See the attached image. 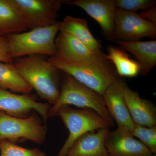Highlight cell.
Returning <instances> with one entry per match:
<instances>
[{"label": "cell", "mask_w": 156, "mask_h": 156, "mask_svg": "<svg viewBox=\"0 0 156 156\" xmlns=\"http://www.w3.org/2000/svg\"><path fill=\"white\" fill-rule=\"evenodd\" d=\"M24 20L27 29H33L58 22V13L68 1L9 0Z\"/></svg>", "instance_id": "cell-7"}, {"label": "cell", "mask_w": 156, "mask_h": 156, "mask_svg": "<svg viewBox=\"0 0 156 156\" xmlns=\"http://www.w3.org/2000/svg\"><path fill=\"white\" fill-rule=\"evenodd\" d=\"M70 105L92 109L106 120L111 126L114 125V120L105 106L102 95L66 74L58 100L50 107L48 118L56 116L60 108Z\"/></svg>", "instance_id": "cell-2"}, {"label": "cell", "mask_w": 156, "mask_h": 156, "mask_svg": "<svg viewBox=\"0 0 156 156\" xmlns=\"http://www.w3.org/2000/svg\"><path fill=\"white\" fill-rule=\"evenodd\" d=\"M56 58L74 62L112 63L103 52H92L72 36L60 31L55 40Z\"/></svg>", "instance_id": "cell-9"}, {"label": "cell", "mask_w": 156, "mask_h": 156, "mask_svg": "<svg viewBox=\"0 0 156 156\" xmlns=\"http://www.w3.org/2000/svg\"><path fill=\"white\" fill-rule=\"evenodd\" d=\"M107 52L108 58L114 65L118 75L122 77L134 78L140 74V69L138 62L130 58L124 50L109 46Z\"/></svg>", "instance_id": "cell-19"}, {"label": "cell", "mask_w": 156, "mask_h": 156, "mask_svg": "<svg viewBox=\"0 0 156 156\" xmlns=\"http://www.w3.org/2000/svg\"><path fill=\"white\" fill-rule=\"evenodd\" d=\"M133 54L137 59L140 74L146 76L156 65V41H115Z\"/></svg>", "instance_id": "cell-17"}, {"label": "cell", "mask_w": 156, "mask_h": 156, "mask_svg": "<svg viewBox=\"0 0 156 156\" xmlns=\"http://www.w3.org/2000/svg\"><path fill=\"white\" fill-rule=\"evenodd\" d=\"M61 22L29 31L6 36L10 54L15 59L32 55L52 57L56 54L55 40Z\"/></svg>", "instance_id": "cell-3"}, {"label": "cell", "mask_w": 156, "mask_h": 156, "mask_svg": "<svg viewBox=\"0 0 156 156\" xmlns=\"http://www.w3.org/2000/svg\"><path fill=\"white\" fill-rule=\"evenodd\" d=\"M46 133V125L37 115L17 118L0 112V140L15 144L28 140L40 144L44 141Z\"/></svg>", "instance_id": "cell-6"}, {"label": "cell", "mask_w": 156, "mask_h": 156, "mask_svg": "<svg viewBox=\"0 0 156 156\" xmlns=\"http://www.w3.org/2000/svg\"><path fill=\"white\" fill-rule=\"evenodd\" d=\"M109 128L88 132L75 141L65 156H110L105 145Z\"/></svg>", "instance_id": "cell-15"}, {"label": "cell", "mask_w": 156, "mask_h": 156, "mask_svg": "<svg viewBox=\"0 0 156 156\" xmlns=\"http://www.w3.org/2000/svg\"><path fill=\"white\" fill-rule=\"evenodd\" d=\"M27 29L22 17L9 0H0V36L20 33Z\"/></svg>", "instance_id": "cell-18"}, {"label": "cell", "mask_w": 156, "mask_h": 156, "mask_svg": "<svg viewBox=\"0 0 156 156\" xmlns=\"http://www.w3.org/2000/svg\"><path fill=\"white\" fill-rule=\"evenodd\" d=\"M50 105L38 102L35 98L29 94L18 95L0 88V112L17 118H27L35 111L46 122Z\"/></svg>", "instance_id": "cell-10"}, {"label": "cell", "mask_w": 156, "mask_h": 156, "mask_svg": "<svg viewBox=\"0 0 156 156\" xmlns=\"http://www.w3.org/2000/svg\"><path fill=\"white\" fill-rule=\"evenodd\" d=\"M126 83L118 77L105 90L102 95L104 102L118 127H124L131 133L135 124L131 119L124 96Z\"/></svg>", "instance_id": "cell-13"}, {"label": "cell", "mask_w": 156, "mask_h": 156, "mask_svg": "<svg viewBox=\"0 0 156 156\" xmlns=\"http://www.w3.org/2000/svg\"><path fill=\"white\" fill-rule=\"evenodd\" d=\"M138 14L141 18L150 21L156 26V6Z\"/></svg>", "instance_id": "cell-25"}, {"label": "cell", "mask_w": 156, "mask_h": 156, "mask_svg": "<svg viewBox=\"0 0 156 156\" xmlns=\"http://www.w3.org/2000/svg\"><path fill=\"white\" fill-rule=\"evenodd\" d=\"M56 116L61 119L69 132L67 139L56 156H65L75 141L84 134L109 128L111 126L106 120L90 109L63 106L57 111Z\"/></svg>", "instance_id": "cell-5"}, {"label": "cell", "mask_w": 156, "mask_h": 156, "mask_svg": "<svg viewBox=\"0 0 156 156\" xmlns=\"http://www.w3.org/2000/svg\"><path fill=\"white\" fill-rule=\"evenodd\" d=\"M153 154L156 153V126L147 127L135 125L131 132Z\"/></svg>", "instance_id": "cell-22"}, {"label": "cell", "mask_w": 156, "mask_h": 156, "mask_svg": "<svg viewBox=\"0 0 156 156\" xmlns=\"http://www.w3.org/2000/svg\"><path fill=\"white\" fill-rule=\"evenodd\" d=\"M156 36V26L141 18L136 12L116 8L115 18L114 42H134Z\"/></svg>", "instance_id": "cell-8"}, {"label": "cell", "mask_w": 156, "mask_h": 156, "mask_svg": "<svg viewBox=\"0 0 156 156\" xmlns=\"http://www.w3.org/2000/svg\"><path fill=\"white\" fill-rule=\"evenodd\" d=\"M154 156H156V155H154Z\"/></svg>", "instance_id": "cell-26"}, {"label": "cell", "mask_w": 156, "mask_h": 156, "mask_svg": "<svg viewBox=\"0 0 156 156\" xmlns=\"http://www.w3.org/2000/svg\"><path fill=\"white\" fill-rule=\"evenodd\" d=\"M66 4L83 9L99 24L105 38L114 41L115 0H75Z\"/></svg>", "instance_id": "cell-11"}, {"label": "cell", "mask_w": 156, "mask_h": 156, "mask_svg": "<svg viewBox=\"0 0 156 156\" xmlns=\"http://www.w3.org/2000/svg\"><path fill=\"white\" fill-rule=\"evenodd\" d=\"M13 63L20 76L41 98L50 105L56 103L60 90L58 69L41 55L15 58Z\"/></svg>", "instance_id": "cell-1"}, {"label": "cell", "mask_w": 156, "mask_h": 156, "mask_svg": "<svg viewBox=\"0 0 156 156\" xmlns=\"http://www.w3.org/2000/svg\"><path fill=\"white\" fill-rule=\"evenodd\" d=\"M116 8L124 11L136 12L156 6L155 0H115Z\"/></svg>", "instance_id": "cell-23"}, {"label": "cell", "mask_w": 156, "mask_h": 156, "mask_svg": "<svg viewBox=\"0 0 156 156\" xmlns=\"http://www.w3.org/2000/svg\"><path fill=\"white\" fill-rule=\"evenodd\" d=\"M60 31L72 36L94 53L102 52L101 42L93 36L85 19L66 16L61 22Z\"/></svg>", "instance_id": "cell-16"}, {"label": "cell", "mask_w": 156, "mask_h": 156, "mask_svg": "<svg viewBox=\"0 0 156 156\" xmlns=\"http://www.w3.org/2000/svg\"><path fill=\"white\" fill-rule=\"evenodd\" d=\"M124 96L131 119L135 125L150 127L156 126V107L151 101L140 97L126 84Z\"/></svg>", "instance_id": "cell-14"}, {"label": "cell", "mask_w": 156, "mask_h": 156, "mask_svg": "<svg viewBox=\"0 0 156 156\" xmlns=\"http://www.w3.org/2000/svg\"><path fill=\"white\" fill-rule=\"evenodd\" d=\"M105 145L110 156H154L150 151L124 127L109 130Z\"/></svg>", "instance_id": "cell-12"}, {"label": "cell", "mask_w": 156, "mask_h": 156, "mask_svg": "<svg viewBox=\"0 0 156 156\" xmlns=\"http://www.w3.org/2000/svg\"><path fill=\"white\" fill-rule=\"evenodd\" d=\"M0 156H46L38 148H26L6 140H0Z\"/></svg>", "instance_id": "cell-21"}, {"label": "cell", "mask_w": 156, "mask_h": 156, "mask_svg": "<svg viewBox=\"0 0 156 156\" xmlns=\"http://www.w3.org/2000/svg\"><path fill=\"white\" fill-rule=\"evenodd\" d=\"M0 88L14 93L30 94L33 89L20 76L13 63L0 62Z\"/></svg>", "instance_id": "cell-20"}, {"label": "cell", "mask_w": 156, "mask_h": 156, "mask_svg": "<svg viewBox=\"0 0 156 156\" xmlns=\"http://www.w3.org/2000/svg\"><path fill=\"white\" fill-rule=\"evenodd\" d=\"M14 60L9 51L7 37L0 36V62L13 63Z\"/></svg>", "instance_id": "cell-24"}, {"label": "cell", "mask_w": 156, "mask_h": 156, "mask_svg": "<svg viewBox=\"0 0 156 156\" xmlns=\"http://www.w3.org/2000/svg\"><path fill=\"white\" fill-rule=\"evenodd\" d=\"M54 66L102 95L118 77L112 63L74 62L52 56L48 58Z\"/></svg>", "instance_id": "cell-4"}]
</instances>
